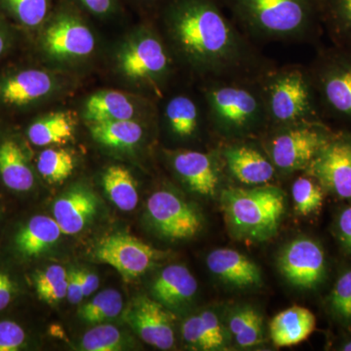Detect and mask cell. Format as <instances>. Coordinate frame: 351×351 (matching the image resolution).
Segmentation results:
<instances>
[{"label":"cell","instance_id":"cell-1","mask_svg":"<svg viewBox=\"0 0 351 351\" xmlns=\"http://www.w3.org/2000/svg\"><path fill=\"white\" fill-rule=\"evenodd\" d=\"M165 25L176 51L207 82L258 78L274 66L226 14L221 0H172Z\"/></svg>","mask_w":351,"mask_h":351},{"label":"cell","instance_id":"cell-2","mask_svg":"<svg viewBox=\"0 0 351 351\" xmlns=\"http://www.w3.org/2000/svg\"><path fill=\"white\" fill-rule=\"evenodd\" d=\"M239 29L255 40H316L323 32L319 0H221Z\"/></svg>","mask_w":351,"mask_h":351},{"label":"cell","instance_id":"cell-3","mask_svg":"<svg viewBox=\"0 0 351 351\" xmlns=\"http://www.w3.org/2000/svg\"><path fill=\"white\" fill-rule=\"evenodd\" d=\"M204 88L208 119L221 135L242 138L269 129L258 78L210 80Z\"/></svg>","mask_w":351,"mask_h":351},{"label":"cell","instance_id":"cell-4","mask_svg":"<svg viewBox=\"0 0 351 351\" xmlns=\"http://www.w3.org/2000/svg\"><path fill=\"white\" fill-rule=\"evenodd\" d=\"M269 127L323 121V112L307 66H272L258 77Z\"/></svg>","mask_w":351,"mask_h":351},{"label":"cell","instance_id":"cell-5","mask_svg":"<svg viewBox=\"0 0 351 351\" xmlns=\"http://www.w3.org/2000/svg\"><path fill=\"white\" fill-rule=\"evenodd\" d=\"M221 205L235 239L260 242L276 234L285 212V195L270 184L223 189Z\"/></svg>","mask_w":351,"mask_h":351},{"label":"cell","instance_id":"cell-6","mask_svg":"<svg viewBox=\"0 0 351 351\" xmlns=\"http://www.w3.org/2000/svg\"><path fill=\"white\" fill-rule=\"evenodd\" d=\"M307 68L323 115L351 123V47L321 48Z\"/></svg>","mask_w":351,"mask_h":351},{"label":"cell","instance_id":"cell-7","mask_svg":"<svg viewBox=\"0 0 351 351\" xmlns=\"http://www.w3.org/2000/svg\"><path fill=\"white\" fill-rule=\"evenodd\" d=\"M265 152L276 171H304L335 133L324 122H302L271 127Z\"/></svg>","mask_w":351,"mask_h":351},{"label":"cell","instance_id":"cell-8","mask_svg":"<svg viewBox=\"0 0 351 351\" xmlns=\"http://www.w3.org/2000/svg\"><path fill=\"white\" fill-rule=\"evenodd\" d=\"M147 211L152 225L166 239H191L202 230L198 210L172 191L154 193L147 200Z\"/></svg>","mask_w":351,"mask_h":351},{"label":"cell","instance_id":"cell-9","mask_svg":"<svg viewBox=\"0 0 351 351\" xmlns=\"http://www.w3.org/2000/svg\"><path fill=\"white\" fill-rule=\"evenodd\" d=\"M304 172L319 182L324 191L350 199L351 134H334Z\"/></svg>","mask_w":351,"mask_h":351},{"label":"cell","instance_id":"cell-10","mask_svg":"<svg viewBox=\"0 0 351 351\" xmlns=\"http://www.w3.org/2000/svg\"><path fill=\"white\" fill-rule=\"evenodd\" d=\"M161 252L123 233H115L101 239L95 248L94 256L100 263H107L124 278H136L151 269Z\"/></svg>","mask_w":351,"mask_h":351},{"label":"cell","instance_id":"cell-11","mask_svg":"<svg viewBox=\"0 0 351 351\" xmlns=\"http://www.w3.org/2000/svg\"><path fill=\"white\" fill-rule=\"evenodd\" d=\"M124 318L145 343L161 350L175 346L174 315L156 300L138 297Z\"/></svg>","mask_w":351,"mask_h":351},{"label":"cell","instance_id":"cell-12","mask_svg":"<svg viewBox=\"0 0 351 351\" xmlns=\"http://www.w3.org/2000/svg\"><path fill=\"white\" fill-rule=\"evenodd\" d=\"M278 267L295 287L313 288L324 277V252L313 240L304 237L293 240L281 251Z\"/></svg>","mask_w":351,"mask_h":351},{"label":"cell","instance_id":"cell-13","mask_svg":"<svg viewBox=\"0 0 351 351\" xmlns=\"http://www.w3.org/2000/svg\"><path fill=\"white\" fill-rule=\"evenodd\" d=\"M124 75L133 80L158 82L171 66L169 53L156 36L145 34L127 46L119 58Z\"/></svg>","mask_w":351,"mask_h":351},{"label":"cell","instance_id":"cell-14","mask_svg":"<svg viewBox=\"0 0 351 351\" xmlns=\"http://www.w3.org/2000/svg\"><path fill=\"white\" fill-rule=\"evenodd\" d=\"M221 160L237 181L246 186H262L274 179L276 168L269 154L248 143H230L221 149Z\"/></svg>","mask_w":351,"mask_h":351},{"label":"cell","instance_id":"cell-15","mask_svg":"<svg viewBox=\"0 0 351 351\" xmlns=\"http://www.w3.org/2000/svg\"><path fill=\"white\" fill-rule=\"evenodd\" d=\"M219 157L198 151H181L172 157L173 169L193 193L214 196L221 178Z\"/></svg>","mask_w":351,"mask_h":351},{"label":"cell","instance_id":"cell-16","mask_svg":"<svg viewBox=\"0 0 351 351\" xmlns=\"http://www.w3.org/2000/svg\"><path fill=\"white\" fill-rule=\"evenodd\" d=\"M44 47L60 58L84 57L95 48L93 34L86 25L71 16H60L44 34Z\"/></svg>","mask_w":351,"mask_h":351},{"label":"cell","instance_id":"cell-17","mask_svg":"<svg viewBox=\"0 0 351 351\" xmlns=\"http://www.w3.org/2000/svg\"><path fill=\"white\" fill-rule=\"evenodd\" d=\"M98 198L90 189L76 186L58 198L53 215L64 234L82 232L98 212Z\"/></svg>","mask_w":351,"mask_h":351},{"label":"cell","instance_id":"cell-18","mask_svg":"<svg viewBox=\"0 0 351 351\" xmlns=\"http://www.w3.org/2000/svg\"><path fill=\"white\" fill-rule=\"evenodd\" d=\"M206 263L215 276L234 287H257L262 283L260 267L239 251L217 249L208 255Z\"/></svg>","mask_w":351,"mask_h":351},{"label":"cell","instance_id":"cell-19","mask_svg":"<svg viewBox=\"0 0 351 351\" xmlns=\"http://www.w3.org/2000/svg\"><path fill=\"white\" fill-rule=\"evenodd\" d=\"M53 80L39 69H25L9 75L0 82V100L8 106L27 105L52 91Z\"/></svg>","mask_w":351,"mask_h":351},{"label":"cell","instance_id":"cell-20","mask_svg":"<svg viewBox=\"0 0 351 351\" xmlns=\"http://www.w3.org/2000/svg\"><path fill=\"white\" fill-rule=\"evenodd\" d=\"M198 284L188 267L171 265L164 267L152 284L154 299L165 307L188 304L197 293Z\"/></svg>","mask_w":351,"mask_h":351},{"label":"cell","instance_id":"cell-21","mask_svg":"<svg viewBox=\"0 0 351 351\" xmlns=\"http://www.w3.org/2000/svg\"><path fill=\"white\" fill-rule=\"evenodd\" d=\"M315 325V316L309 309L300 306L288 307L270 321V339L277 348L299 345L313 334Z\"/></svg>","mask_w":351,"mask_h":351},{"label":"cell","instance_id":"cell-22","mask_svg":"<svg viewBox=\"0 0 351 351\" xmlns=\"http://www.w3.org/2000/svg\"><path fill=\"white\" fill-rule=\"evenodd\" d=\"M184 343L193 350L214 351L228 348L223 322L213 311H204L186 318L182 325Z\"/></svg>","mask_w":351,"mask_h":351},{"label":"cell","instance_id":"cell-23","mask_svg":"<svg viewBox=\"0 0 351 351\" xmlns=\"http://www.w3.org/2000/svg\"><path fill=\"white\" fill-rule=\"evenodd\" d=\"M61 228L51 217H34L27 221L16 237V246L25 257H38L56 243L61 237Z\"/></svg>","mask_w":351,"mask_h":351},{"label":"cell","instance_id":"cell-24","mask_svg":"<svg viewBox=\"0 0 351 351\" xmlns=\"http://www.w3.org/2000/svg\"><path fill=\"white\" fill-rule=\"evenodd\" d=\"M195 99L188 95L172 97L164 108L166 125L176 137L186 140L195 138L202 122V113Z\"/></svg>","mask_w":351,"mask_h":351},{"label":"cell","instance_id":"cell-25","mask_svg":"<svg viewBox=\"0 0 351 351\" xmlns=\"http://www.w3.org/2000/svg\"><path fill=\"white\" fill-rule=\"evenodd\" d=\"M0 177L7 188L16 191H27L34 186V173L24 152L12 140L0 144Z\"/></svg>","mask_w":351,"mask_h":351},{"label":"cell","instance_id":"cell-26","mask_svg":"<svg viewBox=\"0 0 351 351\" xmlns=\"http://www.w3.org/2000/svg\"><path fill=\"white\" fill-rule=\"evenodd\" d=\"M135 108L125 95L117 91H101L92 95L85 104L84 117L92 123L132 119Z\"/></svg>","mask_w":351,"mask_h":351},{"label":"cell","instance_id":"cell-27","mask_svg":"<svg viewBox=\"0 0 351 351\" xmlns=\"http://www.w3.org/2000/svg\"><path fill=\"white\" fill-rule=\"evenodd\" d=\"M90 131L99 144L119 149H132L141 142L144 135L143 127L132 119L92 123Z\"/></svg>","mask_w":351,"mask_h":351},{"label":"cell","instance_id":"cell-28","mask_svg":"<svg viewBox=\"0 0 351 351\" xmlns=\"http://www.w3.org/2000/svg\"><path fill=\"white\" fill-rule=\"evenodd\" d=\"M323 29L332 44L351 47V0H319Z\"/></svg>","mask_w":351,"mask_h":351},{"label":"cell","instance_id":"cell-29","mask_svg":"<svg viewBox=\"0 0 351 351\" xmlns=\"http://www.w3.org/2000/svg\"><path fill=\"white\" fill-rule=\"evenodd\" d=\"M75 126V119L71 112L54 113L32 124L27 137L38 147L63 144L73 138Z\"/></svg>","mask_w":351,"mask_h":351},{"label":"cell","instance_id":"cell-30","mask_svg":"<svg viewBox=\"0 0 351 351\" xmlns=\"http://www.w3.org/2000/svg\"><path fill=\"white\" fill-rule=\"evenodd\" d=\"M103 186L110 201L121 211H133L138 195L135 180L122 166H110L103 175Z\"/></svg>","mask_w":351,"mask_h":351},{"label":"cell","instance_id":"cell-31","mask_svg":"<svg viewBox=\"0 0 351 351\" xmlns=\"http://www.w3.org/2000/svg\"><path fill=\"white\" fill-rule=\"evenodd\" d=\"M228 328L240 348H253L263 341V317L253 307L235 308L228 317Z\"/></svg>","mask_w":351,"mask_h":351},{"label":"cell","instance_id":"cell-32","mask_svg":"<svg viewBox=\"0 0 351 351\" xmlns=\"http://www.w3.org/2000/svg\"><path fill=\"white\" fill-rule=\"evenodd\" d=\"M123 309V299L113 289L101 291L80 309V317L89 324H99L117 317Z\"/></svg>","mask_w":351,"mask_h":351},{"label":"cell","instance_id":"cell-33","mask_svg":"<svg viewBox=\"0 0 351 351\" xmlns=\"http://www.w3.org/2000/svg\"><path fill=\"white\" fill-rule=\"evenodd\" d=\"M34 287L41 301L56 304L66 297L68 272L62 265H50L34 277Z\"/></svg>","mask_w":351,"mask_h":351},{"label":"cell","instance_id":"cell-34","mask_svg":"<svg viewBox=\"0 0 351 351\" xmlns=\"http://www.w3.org/2000/svg\"><path fill=\"white\" fill-rule=\"evenodd\" d=\"M75 167V158L66 149H45L38 157V172L51 184H62L66 181L73 174Z\"/></svg>","mask_w":351,"mask_h":351},{"label":"cell","instance_id":"cell-35","mask_svg":"<svg viewBox=\"0 0 351 351\" xmlns=\"http://www.w3.org/2000/svg\"><path fill=\"white\" fill-rule=\"evenodd\" d=\"M324 191L319 182L309 175L295 179L292 186L295 212L307 216L319 210L324 201Z\"/></svg>","mask_w":351,"mask_h":351},{"label":"cell","instance_id":"cell-36","mask_svg":"<svg viewBox=\"0 0 351 351\" xmlns=\"http://www.w3.org/2000/svg\"><path fill=\"white\" fill-rule=\"evenodd\" d=\"M126 346L125 337L112 325H97L85 332L82 348L86 351H119Z\"/></svg>","mask_w":351,"mask_h":351},{"label":"cell","instance_id":"cell-37","mask_svg":"<svg viewBox=\"0 0 351 351\" xmlns=\"http://www.w3.org/2000/svg\"><path fill=\"white\" fill-rule=\"evenodd\" d=\"M4 7L21 24L38 27L45 19L49 0H1Z\"/></svg>","mask_w":351,"mask_h":351},{"label":"cell","instance_id":"cell-38","mask_svg":"<svg viewBox=\"0 0 351 351\" xmlns=\"http://www.w3.org/2000/svg\"><path fill=\"white\" fill-rule=\"evenodd\" d=\"M330 302L335 313L351 324V270L339 279L332 289Z\"/></svg>","mask_w":351,"mask_h":351},{"label":"cell","instance_id":"cell-39","mask_svg":"<svg viewBox=\"0 0 351 351\" xmlns=\"http://www.w3.org/2000/svg\"><path fill=\"white\" fill-rule=\"evenodd\" d=\"M25 343V332L14 321H0V351H17Z\"/></svg>","mask_w":351,"mask_h":351},{"label":"cell","instance_id":"cell-40","mask_svg":"<svg viewBox=\"0 0 351 351\" xmlns=\"http://www.w3.org/2000/svg\"><path fill=\"white\" fill-rule=\"evenodd\" d=\"M82 280H80V270H71L68 274V292L66 298L73 304H80L84 298Z\"/></svg>","mask_w":351,"mask_h":351},{"label":"cell","instance_id":"cell-41","mask_svg":"<svg viewBox=\"0 0 351 351\" xmlns=\"http://www.w3.org/2000/svg\"><path fill=\"white\" fill-rule=\"evenodd\" d=\"M338 230L341 243L351 251V208L343 210L339 215Z\"/></svg>","mask_w":351,"mask_h":351},{"label":"cell","instance_id":"cell-42","mask_svg":"<svg viewBox=\"0 0 351 351\" xmlns=\"http://www.w3.org/2000/svg\"><path fill=\"white\" fill-rule=\"evenodd\" d=\"M14 284L10 277L0 272V311H3L12 301Z\"/></svg>","mask_w":351,"mask_h":351},{"label":"cell","instance_id":"cell-43","mask_svg":"<svg viewBox=\"0 0 351 351\" xmlns=\"http://www.w3.org/2000/svg\"><path fill=\"white\" fill-rule=\"evenodd\" d=\"M80 276L85 297L93 294L100 285L98 276L86 270H80Z\"/></svg>","mask_w":351,"mask_h":351},{"label":"cell","instance_id":"cell-44","mask_svg":"<svg viewBox=\"0 0 351 351\" xmlns=\"http://www.w3.org/2000/svg\"><path fill=\"white\" fill-rule=\"evenodd\" d=\"M88 10L97 15H104L112 11L113 0H80Z\"/></svg>","mask_w":351,"mask_h":351},{"label":"cell","instance_id":"cell-45","mask_svg":"<svg viewBox=\"0 0 351 351\" xmlns=\"http://www.w3.org/2000/svg\"><path fill=\"white\" fill-rule=\"evenodd\" d=\"M6 48V38L4 36V32L0 29V56L3 54L4 50Z\"/></svg>","mask_w":351,"mask_h":351},{"label":"cell","instance_id":"cell-46","mask_svg":"<svg viewBox=\"0 0 351 351\" xmlns=\"http://www.w3.org/2000/svg\"><path fill=\"white\" fill-rule=\"evenodd\" d=\"M343 350L351 351V341L348 343V345L343 346Z\"/></svg>","mask_w":351,"mask_h":351}]
</instances>
